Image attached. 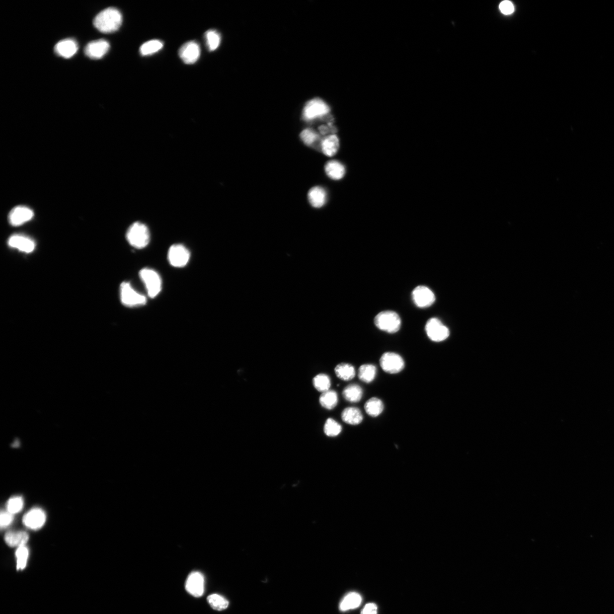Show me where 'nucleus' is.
<instances>
[{"label":"nucleus","mask_w":614,"mask_h":614,"mask_svg":"<svg viewBox=\"0 0 614 614\" xmlns=\"http://www.w3.org/2000/svg\"><path fill=\"white\" fill-rule=\"evenodd\" d=\"M206 39L208 49L214 51L218 48L221 42V37L217 31L210 30L206 33Z\"/></svg>","instance_id":"473e14b6"},{"label":"nucleus","mask_w":614,"mask_h":614,"mask_svg":"<svg viewBox=\"0 0 614 614\" xmlns=\"http://www.w3.org/2000/svg\"><path fill=\"white\" fill-rule=\"evenodd\" d=\"M23 501L21 497H16L11 498L7 503V510L11 514L19 513L22 509Z\"/></svg>","instance_id":"c9c22d12"},{"label":"nucleus","mask_w":614,"mask_h":614,"mask_svg":"<svg viewBox=\"0 0 614 614\" xmlns=\"http://www.w3.org/2000/svg\"><path fill=\"white\" fill-rule=\"evenodd\" d=\"M120 291L121 301L124 306L135 307L147 304V297L137 293L129 282L122 283Z\"/></svg>","instance_id":"39448f33"},{"label":"nucleus","mask_w":614,"mask_h":614,"mask_svg":"<svg viewBox=\"0 0 614 614\" xmlns=\"http://www.w3.org/2000/svg\"><path fill=\"white\" fill-rule=\"evenodd\" d=\"M334 372L338 379L344 381L352 380L356 376L355 369L349 364H338L334 369Z\"/></svg>","instance_id":"a878e982"},{"label":"nucleus","mask_w":614,"mask_h":614,"mask_svg":"<svg viewBox=\"0 0 614 614\" xmlns=\"http://www.w3.org/2000/svg\"><path fill=\"white\" fill-rule=\"evenodd\" d=\"M163 47V43L159 40H152L145 42L141 46L142 56H147L158 52Z\"/></svg>","instance_id":"c85d7f7f"},{"label":"nucleus","mask_w":614,"mask_h":614,"mask_svg":"<svg viewBox=\"0 0 614 614\" xmlns=\"http://www.w3.org/2000/svg\"><path fill=\"white\" fill-rule=\"evenodd\" d=\"M341 418L343 422L352 426H357L363 421V415L360 409L356 407H348L342 412Z\"/></svg>","instance_id":"a211bd4d"},{"label":"nucleus","mask_w":614,"mask_h":614,"mask_svg":"<svg viewBox=\"0 0 614 614\" xmlns=\"http://www.w3.org/2000/svg\"><path fill=\"white\" fill-rule=\"evenodd\" d=\"M325 170L329 178L334 180H340L345 174V167L337 161H330L326 164Z\"/></svg>","instance_id":"5701e85b"},{"label":"nucleus","mask_w":614,"mask_h":614,"mask_svg":"<svg viewBox=\"0 0 614 614\" xmlns=\"http://www.w3.org/2000/svg\"><path fill=\"white\" fill-rule=\"evenodd\" d=\"M342 395L349 402H359L363 398V389L357 384H349L344 389Z\"/></svg>","instance_id":"4be33fe9"},{"label":"nucleus","mask_w":614,"mask_h":614,"mask_svg":"<svg viewBox=\"0 0 614 614\" xmlns=\"http://www.w3.org/2000/svg\"><path fill=\"white\" fill-rule=\"evenodd\" d=\"M55 52L59 56L69 59L73 57L78 50L77 43L72 39H66L59 42L55 46Z\"/></svg>","instance_id":"f3484780"},{"label":"nucleus","mask_w":614,"mask_h":614,"mask_svg":"<svg viewBox=\"0 0 614 614\" xmlns=\"http://www.w3.org/2000/svg\"><path fill=\"white\" fill-rule=\"evenodd\" d=\"M361 614H377V606L375 604H369L361 612Z\"/></svg>","instance_id":"58836bf2"},{"label":"nucleus","mask_w":614,"mask_h":614,"mask_svg":"<svg viewBox=\"0 0 614 614\" xmlns=\"http://www.w3.org/2000/svg\"><path fill=\"white\" fill-rule=\"evenodd\" d=\"M313 384L318 391L322 393L329 390L331 382L328 376L320 374L314 377Z\"/></svg>","instance_id":"c756f323"},{"label":"nucleus","mask_w":614,"mask_h":614,"mask_svg":"<svg viewBox=\"0 0 614 614\" xmlns=\"http://www.w3.org/2000/svg\"><path fill=\"white\" fill-rule=\"evenodd\" d=\"M308 196L310 204L314 208H321L326 202V192L321 187H315L310 189Z\"/></svg>","instance_id":"aec40b11"},{"label":"nucleus","mask_w":614,"mask_h":614,"mask_svg":"<svg viewBox=\"0 0 614 614\" xmlns=\"http://www.w3.org/2000/svg\"><path fill=\"white\" fill-rule=\"evenodd\" d=\"M339 140L335 135H329L321 141V148L322 153L328 156L336 154L339 149Z\"/></svg>","instance_id":"6ab92c4d"},{"label":"nucleus","mask_w":614,"mask_h":614,"mask_svg":"<svg viewBox=\"0 0 614 614\" xmlns=\"http://www.w3.org/2000/svg\"><path fill=\"white\" fill-rule=\"evenodd\" d=\"M319 402L321 406L326 409H332L338 403V395L335 391L328 390L322 392L320 396Z\"/></svg>","instance_id":"cd10ccee"},{"label":"nucleus","mask_w":614,"mask_h":614,"mask_svg":"<svg viewBox=\"0 0 614 614\" xmlns=\"http://www.w3.org/2000/svg\"><path fill=\"white\" fill-rule=\"evenodd\" d=\"M425 330L430 339L434 342L446 340L450 336V330L438 318H431L425 326Z\"/></svg>","instance_id":"423d86ee"},{"label":"nucleus","mask_w":614,"mask_h":614,"mask_svg":"<svg viewBox=\"0 0 614 614\" xmlns=\"http://www.w3.org/2000/svg\"><path fill=\"white\" fill-rule=\"evenodd\" d=\"M33 216V212L30 208L23 206L17 207L10 212L9 223L14 227L20 226L30 221Z\"/></svg>","instance_id":"ddd939ff"},{"label":"nucleus","mask_w":614,"mask_h":614,"mask_svg":"<svg viewBox=\"0 0 614 614\" xmlns=\"http://www.w3.org/2000/svg\"><path fill=\"white\" fill-rule=\"evenodd\" d=\"M140 277L147 288L149 297L155 298L162 290V279L156 271L145 268L140 272Z\"/></svg>","instance_id":"20e7f679"},{"label":"nucleus","mask_w":614,"mask_h":614,"mask_svg":"<svg viewBox=\"0 0 614 614\" xmlns=\"http://www.w3.org/2000/svg\"><path fill=\"white\" fill-rule=\"evenodd\" d=\"M342 427L336 420L331 418L326 420L324 427V432L326 436L336 437L340 435Z\"/></svg>","instance_id":"2f4dec72"},{"label":"nucleus","mask_w":614,"mask_h":614,"mask_svg":"<svg viewBox=\"0 0 614 614\" xmlns=\"http://www.w3.org/2000/svg\"><path fill=\"white\" fill-rule=\"evenodd\" d=\"M375 324L378 329L388 333H395L401 328V320L399 314L392 310H384L377 314Z\"/></svg>","instance_id":"f03ea898"},{"label":"nucleus","mask_w":614,"mask_h":614,"mask_svg":"<svg viewBox=\"0 0 614 614\" xmlns=\"http://www.w3.org/2000/svg\"><path fill=\"white\" fill-rule=\"evenodd\" d=\"M380 366L383 371L388 374H397L404 368L405 363L403 358L399 354L393 352H386L380 358Z\"/></svg>","instance_id":"0eeeda50"},{"label":"nucleus","mask_w":614,"mask_h":614,"mask_svg":"<svg viewBox=\"0 0 614 614\" xmlns=\"http://www.w3.org/2000/svg\"><path fill=\"white\" fill-rule=\"evenodd\" d=\"M123 23L120 11L114 7H109L98 13L93 20L94 27L100 32L111 33L119 29Z\"/></svg>","instance_id":"f257e3e1"},{"label":"nucleus","mask_w":614,"mask_h":614,"mask_svg":"<svg viewBox=\"0 0 614 614\" xmlns=\"http://www.w3.org/2000/svg\"><path fill=\"white\" fill-rule=\"evenodd\" d=\"M366 412L370 416L376 418L383 412L384 404L383 401L378 397H374L369 399L365 404Z\"/></svg>","instance_id":"b1692460"},{"label":"nucleus","mask_w":614,"mask_h":614,"mask_svg":"<svg viewBox=\"0 0 614 614\" xmlns=\"http://www.w3.org/2000/svg\"><path fill=\"white\" fill-rule=\"evenodd\" d=\"M29 550L26 548L25 545L18 547L16 552V556L17 558V569H24L27 562V557H28Z\"/></svg>","instance_id":"f704fd0d"},{"label":"nucleus","mask_w":614,"mask_h":614,"mask_svg":"<svg viewBox=\"0 0 614 614\" xmlns=\"http://www.w3.org/2000/svg\"><path fill=\"white\" fill-rule=\"evenodd\" d=\"M8 245L14 249L26 253H31L34 250L35 247V243L33 240L19 234L11 236L9 239Z\"/></svg>","instance_id":"dca6fc26"},{"label":"nucleus","mask_w":614,"mask_h":614,"mask_svg":"<svg viewBox=\"0 0 614 614\" xmlns=\"http://www.w3.org/2000/svg\"><path fill=\"white\" fill-rule=\"evenodd\" d=\"M362 602V598L359 594L355 592L350 593L345 596L340 605V609L342 612L354 609L359 607Z\"/></svg>","instance_id":"393cba45"},{"label":"nucleus","mask_w":614,"mask_h":614,"mask_svg":"<svg viewBox=\"0 0 614 614\" xmlns=\"http://www.w3.org/2000/svg\"><path fill=\"white\" fill-rule=\"evenodd\" d=\"M377 376V368L372 364L361 365L358 371V376L363 383H371Z\"/></svg>","instance_id":"bb28decb"},{"label":"nucleus","mask_w":614,"mask_h":614,"mask_svg":"<svg viewBox=\"0 0 614 614\" xmlns=\"http://www.w3.org/2000/svg\"><path fill=\"white\" fill-rule=\"evenodd\" d=\"M186 589L193 596H202L204 591V578L202 574L199 572L191 573L186 581Z\"/></svg>","instance_id":"4468645a"},{"label":"nucleus","mask_w":614,"mask_h":614,"mask_svg":"<svg viewBox=\"0 0 614 614\" xmlns=\"http://www.w3.org/2000/svg\"><path fill=\"white\" fill-rule=\"evenodd\" d=\"M412 300L415 305L420 308L430 307L436 300L435 295L428 287L417 286L412 293Z\"/></svg>","instance_id":"9d476101"},{"label":"nucleus","mask_w":614,"mask_h":614,"mask_svg":"<svg viewBox=\"0 0 614 614\" xmlns=\"http://www.w3.org/2000/svg\"><path fill=\"white\" fill-rule=\"evenodd\" d=\"M208 603L211 608L218 611H222L226 609L229 606V602L225 598L219 594H212L207 598Z\"/></svg>","instance_id":"7c9ffc66"},{"label":"nucleus","mask_w":614,"mask_h":614,"mask_svg":"<svg viewBox=\"0 0 614 614\" xmlns=\"http://www.w3.org/2000/svg\"><path fill=\"white\" fill-rule=\"evenodd\" d=\"M109 43L104 39L94 41L86 46L84 52L86 56L93 60H99L108 52Z\"/></svg>","instance_id":"f8f14e48"},{"label":"nucleus","mask_w":614,"mask_h":614,"mask_svg":"<svg viewBox=\"0 0 614 614\" xmlns=\"http://www.w3.org/2000/svg\"><path fill=\"white\" fill-rule=\"evenodd\" d=\"M499 9L504 14H511L514 11V6L510 1H504L499 5Z\"/></svg>","instance_id":"4c0bfd02"},{"label":"nucleus","mask_w":614,"mask_h":614,"mask_svg":"<svg viewBox=\"0 0 614 614\" xmlns=\"http://www.w3.org/2000/svg\"><path fill=\"white\" fill-rule=\"evenodd\" d=\"M330 112L329 106L319 98L307 102L303 111V116L307 120H311L328 115Z\"/></svg>","instance_id":"1a4fd4ad"},{"label":"nucleus","mask_w":614,"mask_h":614,"mask_svg":"<svg viewBox=\"0 0 614 614\" xmlns=\"http://www.w3.org/2000/svg\"><path fill=\"white\" fill-rule=\"evenodd\" d=\"M301 139L307 146H311L319 139V136L312 129H306L301 134Z\"/></svg>","instance_id":"72a5a7b5"},{"label":"nucleus","mask_w":614,"mask_h":614,"mask_svg":"<svg viewBox=\"0 0 614 614\" xmlns=\"http://www.w3.org/2000/svg\"><path fill=\"white\" fill-rule=\"evenodd\" d=\"M13 514L9 513L8 511H2L1 517H0V525L1 528H5L9 526L13 521Z\"/></svg>","instance_id":"e433bc0d"},{"label":"nucleus","mask_w":614,"mask_h":614,"mask_svg":"<svg viewBox=\"0 0 614 614\" xmlns=\"http://www.w3.org/2000/svg\"><path fill=\"white\" fill-rule=\"evenodd\" d=\"M190 252L186 247L181 244H175L169 249L168 259L172 266L183 267L190 261Z\"/></svg>","instance_id":"6e6552de"},{"label":"nucleus","mask_w":614,"mask_h":614,"mask_svg":"<svg viewBox=\"0 0 614 614\" xmlns=\"http://www.w3.org/2000/svg\"><path fill=\"white\" fill-rule=\"evenodd\" d=\"M127 238L131 246L142 249L148 245L151 235L148 227L143 223L137 222L129 228Z\"/></svg>","instance_id":"7ed1b4c3"},{"label":"nucleus","mask_w":614,"mask_h":614,"mask_svg":"<svg viewBox=\"0 0 614 614\" xmlns=\"http://www.w3.org/2000/svg\"><path fill=\"white\" fill-rule=\"evenodd\" d=\"M46 521V515L41 509H35L27 513L23 518V524L33 530L40 529Z\"/></svg>","instance_id":"2eb2a0df"},{"label":"nucleus","mask_w":614,"mask_h":614,"mask_svg":"<svg viewBox=\"0 0 614 614\" xmlns=\"http://www.w3.org/2000/svg\"><path fill=\"white\" fill-rule=\"evenodd\" d=\"M29 535L23 531L14 532L10 531L5 535V540L6 544L10 546H21L25 545L28 541Z\"/></svg>","instance_id":"412c9836"},{"label":"nucleus","mask_w":614,"mask_h":614,"mask_svg":"<svg viewBox=\"0 0 614 614\" xmlns=\"http://www.w3.org/2000/svg\"><path fill=\"white\" fill-rule=\"evenodd\" d=\"M179 56L186 64H194L199 60L200 49L198 43L190 41L185 43L179 50Z\"/></svg>","instance_id":"9b49d317"}]
</instances>
